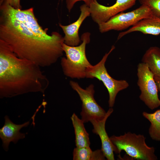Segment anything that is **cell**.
<instances>
[{"label":"cell","mask_w":160,"mask_h":160,"mask_svg":"<svg viewBox=\"0 0 160 160\" xmlns=\"http://www.w3.org/2000/svg\"><path fill=\"white\" fill-rule=\"evenodd\" d=\"M41 67L20 58L0 39V97L9 98L29 92L44 94L49 82Z\"/></svg>","instance_id":"2"},{"label":"cell","mask_w":160,"mask_h":160,"mask_svg":"<svg viewBox=\"0 0 160 160\" xmlns=\"http://www.w3.org/2000/svg\"><path fill=\"white\" fill-rule=\"evenodd\" d=\"M154 16L147 7L141 5L131 11L121 12L111 17L107 21L98 24L101 33L111 30L121 31L132 27L141 20Z\"/></svg>","instance_id":"6"},{"label":"cell","mask_w":160,"mask_h":160,"mask_svg":"<svg viewBox=\"0 0 160 160\" xmlns=\"http://www.w3.org/2000/svg\"><path fill=\"white\" fill-rule=\"evenodd\" d=\"M137 0H116L113 5L106 6L96 0L89 7L90 15L98 24L107 21L111 17L132 7Z\"/></svg>","instance_id":"9"},{"label":"cell","mask_w":160,"mask_h":160,"mask_svg":"<svg viewBox=\"0 0 160 160\" xmlns=\"http://www.w3.org/2000/svg\"><path fill=\"white\" fill-rule=\"evenodd\" d=\"M154 79L157 86L158 91L160 92V77L154 76Z\"/></svg>","instance_id":"21"},{"label":"cell","mask_w":160,"mask_h":160,"mask_svg":"<svg viewBox=\"0 0 160 160\" xmlns=\"http://www.w3.org/2000/svg\"><path fill=\"white\" fill-rule=\"evenodd\" d=\"M81 14L78 19L75 22L67 25L59 24L65 34L64 43L70 46H78L81 42L79 35V28L84 20L90 15L89 7L84 4L80 7Z\"/></svg>","instance_id":"11"},{"label":"cell","mask_w":160,"mask_h":160,"mask_svg":"<svg viewBox=\"0 0 160 160\" xmlns=\"http://www.w3.org/2000/svg\"><path fill=\"white\" fill-rule=\"evenodd\" d=\"M20 0H0V4L4 2L16 9H22Z\"/></svg>","instance_id":"20"},{"label":"cell","mask_w":160,"mask_h":160,"mask_svg":"<svg viewBox=\"0 0 160 160\" xmlns=\"http://www.w3.org/2000/svg\"><path fill=\"white\" fill-rule=\"evenodd\" d=\"M142 115L151 123L148 132L151 138L154 140L160 141V109L153 113L144 111Z\"/></svg>","instance_id":"17"},{"label":"cell","mask_w":160,"mask_h":160,"mask_svg":"<svg viewBox=\"0 0 160 160\" xmlns=\"http://www.w3.org/2000/svg\"><path fill=\"white\" fill-rule=\"evenodd\" d=\"M74 130L76 147H90L89 135L85 128L84 123L75 113L71 117Z\"/></svg>","instance_id":"14"},{"label":"cell","mask_w":160,"mask_h":160,"mask_svg":"<svg viewBox=\"0 0 160 160\" xmlns=\"http://www.w3.org/2000/svg\"><path fill=\"white\" fill-rule=\"evenodd\" d=\"M73 160H103L105 157L101 149L93 151L90 147H76L73 152Z\"/></svg>","instance_id":"16"},{"label":"cell","mask_w":160,"mask_h":160,"mask_svg":"<svg viewBox=\"0 0 160 160\" xmlns=\"http://www.w3.org/2000/svg\"><path fill=\"white\" fill-rule=\"evenodd\" d=\"M0 39L20 58L41 67L51 65L63 55L64 38L59 33H47L39 23L32 7L16 9L0 4Z\"/></svg>","instance_id":"1"},{"label":"cell","mask_w":160,"mask_h":160,"mask_svg":"<svg viewBox=\"0 0 160 160\" xmlns=\"http://www.w3.org/2000/svg\"><path fill=\"white\" fill-rule=\"evenodd\" d=\"M113 144L120 154L122 151L130 157L141 160H156L155 148L148 146L145 137L142 135H137L130 132L119 136L113 135L110 137Z\"/></svg>","instance_id":"4"},{"label":"cell","mask_w":160,"mask_h":160,"mask_svg":"<svg viewBox=\"0 0 160 160\" xmlns=\"http://www.w3.org/2000/svg\"><path fill=\"white\" fill-rule=\"evenodd\" d=\"M137 75V84L141 91L140 100L151 110L159 107L160 100L154 75L146 64L143 62L138 64Z\"/></svg>","instance_id":"7"},{"label":"cell","mask_w":160,"mask_h":160,"mask_svg":"<svg viewBox=\"0 0 160 160\" xmlns=\"http://www.w3.org/2000/svg\"><path fill=\"white\" fill-rule=\"evenodd\" d=\"M141 5L148 7L153 15L160 18V0H139Z\"/></svg>","instance_id":"18"},{"label":"cell","mask_w":160,"mask_h":160,"mask_svg":"<svg viewBox=\"0 0 160 160\" xmlns=\"http://www.w3.org/2000/svg\"><path fill=\"white\" fill-rule=\"evenodd\" d=\"M115 48V46H112L109 52L104 55L98 63L94 65H92L87 68L86 74V78H96L103 83L108 92V103L110 108L113 106L116 97L119 92L127 88L129 86V83L126 81L117 80L111 77L105 67V63L108 56Z\"/></svg>","instance_id":"5"},{"label":"cell","mask_w":160,"mask_h":160,"mask_svg":"<svg viewBox=\"0 0 160 160\" xmlns=\"http://www.w3.org/2000/svg\"><path fill=\"white\" fill-rule=\"evenodd\" d=\"M142 62L146 64L154 76L160 77V48L150 47L143 55Z\"/></svg>","instance_id":"15"},{"label":"cell","mask_w":160,"mask_h":160,"mask_svg":"<svg viewBox=\"0 0 160 160\" xmlns=\"http://www.w3.org/2000/svg\"><path fill=\"white\" fill-rule=\"evenodd\" d=\"M90 33H84L81 36L82 42L79 46H72L64 43L63 49L65 57L62 58L61 65L64 74L71 78L79 79L86 77L87 68L92 65L86 57V46L90 41Z\"/></svg>","instance_id":"3"},{"label":"cell","mask_w":160,"mask_h":160,"mask_svg":"<svg viewBox=\"0 0 160 160\" xmlns=\"http://www.w3.org/2000/svg\"><path fill=\"white\" fill-rule=\"evenodd\" d=\"M113 111V108H110L106 112V115L103 119H93L90 121L93 127L92 132L99 137L101 143V150L105 158L108 160L115 159L114 152L118 153L116 148L108 137L105 128L106 120Z\"/></svg>","instance_id":"10"},{"label":"cell","mask_w":160,"mask_h":160,"mask_svg":"<svg viewBox=\"0 0 160 160\" xmlns=\"http://www.w3.org/2000/svg\"><path fill=\"white\" fill-rule=\"evenodd\" d=\"M96 0H65L67 8L69 12H70L73 8L74 4L77 2L79 1H83L85 2V4L89 7L90 5L95 2Z\"/></svg>","instance_id":"19"},{"label":"cell","mask_w":160,"mask_h":160,"mask_svg":"<svg viewBox=\"0 0 160 160\" xmlns=\"http://www.w3.org/2000/svg\"><path fill=\"white\" fill-rule=\"evenodd\" d=\"M135 32H139L145 34L158 35L160 34V18L154 16L139 21L126 31L120 32L117 40L125 36Z\"/></svg>","instance_id":"13"},{"label":"cell","mask_w":160,"mask_h":160,"mask_svg":"<svg viewBox=\"0 0 160 160\" xmlns=\"http://www.w3.org/2000/svg\"><path fill=\"white\" fill-rule=\"evenodd\" d=\"M70 85L78 94L82 102L81 119L85 123L93 119H101L106 112L97 103L94 97V86L91 84L84 89L76 82L70 81Z\"/></svg>","instance_id":"8"},{"label":"cell","mask_w":160,"mask_h":160,"mask_svg":"<svg viewBox=\"0 0 160 160\" xmlns=\"http://www.w3.org/2000/svg\"><path fill=\"white\" fill-rule=\"evenodd\" d=\"M4 118V125L0 129V137L2 141L4 149L7 151L11 142L16 144L19 140L25 137V134L20 132V131L23 127L28 126L29 121L22 124H16L12 122L8 116H6Z\"/></svg>","instance_id":"12"}]
</instances>
